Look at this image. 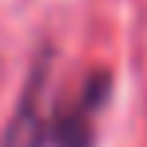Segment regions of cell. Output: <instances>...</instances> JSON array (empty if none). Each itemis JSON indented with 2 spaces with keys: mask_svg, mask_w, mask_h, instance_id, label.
<instances>
[{
  "mask_svg": "<svg viewBox=\"0 0 147 147\" xmlns=\"http://www.w3.org/2000/svg\"><path fill=\"white\" fill-rule=\"evenodd\" d=\"M51 124H54V116L47 112V58H43V66L31 74V85L23 93L20 112H16L12 128L4 132L0 147H43Z\"/></svg>",
  "mask_w": 147,
  "mask_h": 147,
  "instance_id": "cell-1",
  "label": "cell"
},
{
  "mask_svg": "<svg viewBox=\"0 0 147 147\" xmlns=\"http://www.w3.org/2000/svg\"><path fill=\"white\" fill-rule=\"evenodd\" d=\"M101 97H105V81L101 85L93 81L66 112L54 116V143L58 147H93V116L101 109Z\"/></svg>",
  "mask_w": 147,
  "mask_h": 147,
  "instance_id": "cell-2",
  "label": "cell"
}]
</instances>
